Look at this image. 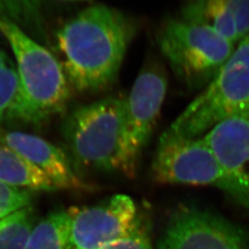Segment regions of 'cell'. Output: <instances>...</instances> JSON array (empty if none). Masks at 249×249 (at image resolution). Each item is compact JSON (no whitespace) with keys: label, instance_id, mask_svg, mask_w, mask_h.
Instances as JSON below:
<instances>
[{"label":"cell","instance_id":"obj_5","mask_svg":"<svg viewBox=\"0 0 249 249\" xmlns=\"http://www.w3.org/2000/svg\"><path fill=\"white\" fill-rule=\"evenodd\" d=\"M160 51L188 89L208 86L236 45L208 27L169 18L158 37Z\"/></svg>","mask_w":249,"mask_h":249},{"label":"cell","instance_id":"obj_14","mask_svg":"<svg viewBox=\"0 0 249 249\" xmlns=\"http://www.w3.org/2000/svg\"><path fill=\"white\" fill-rule=\"evenodd\" d=\"M71 231V213L56 211L31 231L24 249H68Z\"/></svg>","mask_w":249,"mask_h":249},{"label":"cell","instance_id":"obj_20","mask_svg":"<svg viewBox=\"0 0 249 249\" xmlns=\"http://www.w3.org/2000/svg\"><path fill=\"white\" fill-rule=\"evenodd\" d=\"M9 62V60L8 59L7 55L0 50V69L3 68L7 63Z\"/></svg>","mask_w":249,"mask_h":249},{"label":"cell","instance_id":"obj_3","mask_svg":"<svg viewBox=\"0 0 249 249\" xmlns=\"http://www.w3.org/2000/svg\"><path fill=\"white\" fill-rule=\"evenodd\" d=\"M0 32L15 55L20 84V99L12 120L41 124L63 112L70 100L71 84L61 63L8 18H0Z\"/></svg>","mask_w":249,"mask_h":249},{"label":"cell","instance_id":"obj_16","mask_svg":"<svg viewBox=\"0 0 249 249\" xmlns=\"http://www.w3.org/2000/svg\"><path fill=\"white\" fill-rule=\"evenodd\" d=\"M20 99V84L17 69L7 63L0 69V124L12 120Z\"/></svg>","mask_w":249,"mask_h":249},{"label":"cell","instance_id":"obj_10","mask_svg":"<svg viewBox=\"0 0 249 249\" xmlns=\"http://www.w3.org/2000/svg\"><path fill=\"white\" fill-rule=\"evenodd\" d=\"M203 138L231 183L232 200L249 210V115L224 119Z\"/></svg>","mask_w":249,"mask_h":249},{"label":"cell","instance_id":"obj_8","mask_svg":"<svg viewBox=\"0 0 249 249\" xmlns=\"http://www.w3.org/2000/svg\"><path fill=\"white\" fill-rule=\"evenodd\" d=\"M68 249H100L131 231L142 219L133 199L115 195L101 204L71 208Z\"/></svg>","mask_w":249,"mask_h":249},{"label":"cell","instance_id":"obj_7","mask_svg":"<svg viewBox=\"0 0 249 249\" xmlns=\"http://www.w3.org/2000/svg\"><path fill=\"white\" fill-rule=\"evenodd\" d=\"M157 249H249V237L218 214L183 207L170 217Z\"/></svg>","mask_w":249,"mask_h":249},{"label":"cell","instance_id":"obj_1","mask_svg":"<svg viewBox=\"0 0 249 249\" xmlns=\"http://www.w3.org/2000/svg\"><path fill=\"white\" fill-rule=\"evenodd\" d=\"M136 28L124 14L105 5L82 10L58 31L57 46L70 84L96 91L113 83Z\"/></svg>","mask_w":249,"mask_h":249},{"label":"cell","instance_id":"obj_13","mask_svg":"<svg viewBox=\"0 0 249 249\" xmlns=\"http://www.w3.org/2000/svg\"><path fill=\"white\" fill-rule=\"evenodd\" d=\"M182 15V19L208 27L234 45L240 42L235 19L225 0H192Z\"/></svg>","mask_w":249,"mask_h":249},{"label":"cell","instance_id":"obj_12","mask_svg":"<svg viewBox=\"0 0 249 249\" xmlns=\"http://www.w3.org/2000/svg\"><path fill=\"white\" fill-rule=\"evenodd\" d=\"M0 181L30 191L58 190L44 172L3 144H0Z\"/></svg>","mask_w":249,"mask_h":249},{"label":"cell","instance_id":"obj_6","mask_svg":"<svg viewBox=\"0 0 249 249\" xmlns=\"http://www.w3.org/2000/svg\"><path fill=\"white\" fill-rule=\"evenodd\" d=\"M155 181L161 184L215 187L233 199V190L203 136L187 138L165 130L151 163Z\"/></svg>","mask_w":249,"mask_h":249},{"label":"cell","instance_id":"obj_4","mask_svg":"<svg viewBox=\"0 0 249 249\" xmlns=\"http://www.w3.org/2000/svg\"><path fill=\"white\" fill-rule=\"evenodd\" d=\"M241 115H249V34L167 130L187 138L202 137L224 119Z\"/></svg>","mask_w":249,"mask_h":249},{"label":"cell","instance_id":"obj_17","mask_svg":"<svg viewBox=\"0 0 249 249\" xmlns=\"http://www.w3.org/2000/svg\"><path fill=\"white\" fill-rule=\"evenodd\" d=\"M32 199L30 190L12 187L0 181V219L31 207Z\"/></svg>","mask_w":249,"mask_h":249},{"label":"cell","instance_id":"obj_18","mask_svg":"<svg viewBox=\"0 0 249 249\" xmlns=\"http://www.w3.org/2000/svg\"><path fill=\"white\" fill-rule=\"evenodd\" d=\"M100 249H154L151 243L149 223L142 217L131 231Z\"/></svg>","mask_w":249,"mask_h":249},{"label":"cell","instance_id":"obj_15","mask_svg":"<svg viewBox=\"0 0 249 249\" xmlns=\"http://www.w3.org/2000/svg\"><path fill=\"white\" fill-rule=\"evenodd\" d=\"M34 228L31 207L0 219V249H24Z\"/></svg>","mask_w":249,"mask_h":249},{"label":"cell","instance_id":"obj_9","mask_svg":"<svg viewBox=\"0 0 249 249\" xmlns=\"http://www.w3.org/2000/svg\"><path fill=\"white\" fill-rule=\"evenodd\" d=\"M167 85L164 71L158 64L151 63L142 70L129 95L124 98L128 154L136 170L158 121Z\"/></svg>","mask_w":249,"mask_h":249},{"label":"cell","instance_id":"obj_2","mask_svg":"<svg viewBox=\"0 0 249 249\" xmlns=\"http://www.w3.org/2000/svg\"><path fill=\"white\" fill-rule=\"evenodd\" d=\"M62 129L77 168L135 176L127 147L124 98L107 97L78 107L67 116Z\"/></svg>","mask_w":249,"mask_h":249},{"label":"cell","instance_id":"obj_11","mask_svg":"<svg viewBox=\"0 0 249 249\" xmlns=\"http://www.w3.org/2000/svg\"><path fill=\"white\" fill-rule=\"evenodd\" d=\"M0 144L18 152L53 181L57 189H88L64 151L44 139L21 131L0 132Z\"/></svg>","mask_w":249,"mask_h":249},{"label":"cell","instance_id":"obj_19","mask_svg":"<svg viewBox=\"0 0 249 249\" xmlns=\"http://www.w3.org/2000/svg\"><path fill=\"white\" fill-rule=\"evenodd\" d=\"M235 19L240 41L249 34V0H225Z\"/></svg>","mask_w":249,"mask_h":249}]
</instances>
